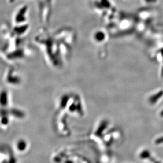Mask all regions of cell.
<instances>
[{"label": "cell", "instance_id": "6da1fadb", "mask_svg": "<svg viewBox=\"0 0 163 163\" xmlns=\"http://www.w3.org/2000/svg\"><path fill=\"white\" fill-rule=\"evenodd\" d=\"M33 41L40 49L46 61L54 67L62 65L64 60L62 57L58 40L53 32L43 27L35 35Z\"/></svg>", "mask_w": 163, "mask_h": 163}, {"label": "cell", "instance_id": "7a4b0ae2", "mask_svg": "<svg viewBox=\"0 0 163 163\" xmlns=\"http://www.w3.org/2000/svg\"><path fill=\"white\" fill-rule=\"evenodd\" d=\"M58 40L62 57L64 61L72 54L73 48L77 41V33L71 27H62L53 32Z\"/></svg>", "mask_w": 163, "mask_h": 163}, {"label": "cell", "instance_id": "3957f363", "mask_svg": "<svg viewBox=\"0 0 163 163\" xmlns=\"http://www.w3.org/2000/svg\"><path fill=\"white\" fill-rule=\"evenodd\" d=\"M39 19L41 23L48 25L51 19L53 0H37Z\"/></svg>", "mask_w": 163, "mask_h": 163}, {"label": "cell", "instance_id": "277c9868", "mask_svg": "<svg viewBox=\"0 0 163 163\" xmlns=\"http://www.w3.org/2000/svg\"><path fill=\"white\" fill-rule=\"evenodd\" d=\"M31 54V49L25 43L11 52L2 54V56H4L5 59L8 61L15 62L24 59L30 56Z\"/></svg>", "mask_w": 163, "mask_h": 163}, {"label": "cell", "instance_id": "5b68a950", "mask_svg": "<svg viewBox=\"0 0 163 163\" xmlns=\"http://www.w3.org/2000/svg\"><path fill=\"white\" fill-rule=\"evenodd\" d=\"M29 10V6L26 4H23L17 8L12 17V25H22L30 24Z\"/></svg>", "mask_w": 163, "mask_h": 163}, {"label": "cell", "instance_id": "8992f818", "mask_svg": "<svg viewBox=\"0 0 163 163\" xmlns=\"http://www.w3.org/2000/svg\"><path fill=\"white\" fill-rule=\"evenodd\" d=\"M91 5L94 12L101 17H106V13L109 6L108 0H91Z\"/></svg>", "mask_w": 163, "mask_h": 163}, {"label": "cell", "instance_id": "52a82bcc", "mask_svg": "<svg viewBox=\"0 0 163 163\" xmlns=\"http://www.w3.org/2000/svg\"><path fill=\"white\" fill-rule=\"evenodd\" d=\"M92 39L96 45L102 46L107 40V35L102 29L96 30L92 34Z\"/></svg>", "mask_w": 163, "mask_h": 163}, {"label": "cell", "instance_id": "ba28073f", "mask_svg": "<svg viewBox=\"0 0 163 163\" xmlns=\"http://www.w3.org/2000/svg\"><path fill=\"white\" fill-rule=\"evenodd\" d=\"M163 95V91H159L157 94H156L150 98V102L151 104H154L156 102H157L158 100L161 98Z\"/></svg>", "mask_w": 163, "mask_h": 163}, {"label": "cell", "instance_id": "9c48e42d", "mask_svg": "<svg viewBox=\"0 0 163 163\" xmlns=\"http://www.w3.org/2000/svg\"><path fill=\"white\" fill-rule=\"evenodd\" d=\"M150 155V154L148 152H143L141 154V156L143 158L147 157Z\"/></svg>", "mask_w": 163, "mask_h": 163}, {"label": "cell", "instance_id": "30bf717a", "mask_svg": "<svg viewBox=\"0 0 163 163\" xmlns=\"http://www.w3.org/2000/svg\"><path fill=\"white\" fill-rule=\"evenodd\" d=\"M163 137H161L157 139V140H156V144H163Z\"/></svg>", "mask_w": 163, "mask_h": 163}, {"label": "cell", "instance_id": "8fae6325", "mask_svg": "<svg viewBox=\"0 0 163 163\" xmlns=\"http://www.w3.org/2000/svg\"><path fill=\"white\" fill-rule=\"evenodd\" d=\"M9 4H12L14 3L15 2H17L18 0H7Z\"/></svg>", "mask_w": 163, "mask_h": 163}, {"label": "cell", "instance_id": "7c38bea8", "mask_svg": "<svg viewBox=\"0 0 163 163\" xmlns=\"http://www.w3.org/2000/svg\"><path fill=\"white\" fill-rule=\"evenodd\" d=\"M161 116H163V111H161Z\"/></svg>", "mask_w": 163, "mask_h": 163}]
</instances>
